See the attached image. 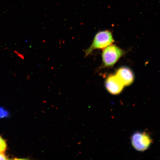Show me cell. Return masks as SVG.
<instances>
[{"label": "cell", "instance_id": "52a82bcc", "mask_svg": "<svg viewBox=\"0 0 160 160\" xmlns=\"http://www.w3.org/2000/svg\"><path fill=\"white\" fill-rule=\"evenodd\" d=\"M9 115V112L7 110L3 108L0 107V118L7 117Z\"/></svg>", "mask_w": 160, "mask_h": 160}, {"label": "cell", "instance_id": "ba28073f", "mask_svg": "<svg viewBox=\"0 0 160 160\" xmlns=\"http://www.w3.org/2000/svg\"><path fill=\"white\" fill-rule=\"evenodd\" d=\"M8 159L7 157L2 153H0V160Z\"/></svg>", "mask_w": 160, "mask_h": 160}, {"label": "cell", "instance_id": "277c9868", "mask_svg": "<svg viewBox=\"0 0 160 160\" xmlns=\"http://www.w3.org/2000/svg\"><path fill=\"white\" fill-rule=\"evenodd\" d=\"M105 86L107 91L113 95L119 94L125 87L115 74L108 76L105 80Z\"/></svg>", "mask_w": 160, "mask_h": 160}, {"label": "cell", "instance_id": "7a4b0ae2", "mask_svg": "<svg viewBox=\"0 0 160 160\" xmlns=\"http://www.w3.org/2000/svg\"><path fill=\"white\" fill-rule=\"evenodd\" d=\"M114 42L112 33L109 30L100 31L95 35L89 48L85 51V57L91 55L94 50L104 49Z\"/></svg>", "mask_w": 160, "mask_h": 160}, {"label": "cell", "instance_id": "5b68a950", "mask_svg": "<svg viewBox=\"0 0 160 160\" xmlns=\"http://www.w3.org/2000/svg\"><path fill=\"white\" fill-rule=\"evenodd\" d=\"M115 74L125 87L131 85L134 81V74L132 70L126 66L120 67L116 70Z\"/></svg>", "mask_w": 160, "mask_h": 160}, {"label": "cell", "instance_id": "6da1fadb", "mask_svg": "<svg viewBox=\"0 0 160 160\" xmlns=\"http://www.w3.org/2000/svg\"><path fill=\"white\" fill-rule=\"evenodd\" d=\"M126 51L116 45L112 44L103 49L102 53L101 68H112L123 57Z\"/></svg>", "mask_w": 160, "mask_h": 160}, {"label": "cell", "instance_id": "3957f363", "mask_svg": "<svg viewBox=\"0 0 160 160\" xmlns=\"http://www.w3.org/2000/svg\"><path fill=\"white\" fill-rule=\"evenodd\" d=\"M131 142L137 151L143 152L147 150L152 142L151 137L145 132H137L132 136Z\"/></svg>", "mask_w": 160, "mask_h": 160}, {"label": "cell", "instance_id": "8992f818", "mask_svg": "<svg viewBox=\"0 0 160 160\" xmlns=\"http://www.w3.org/2000/svg\"><path fill=\"white\" fill-rule=\"evenodd\" d=\"M6 141L0 136V153L4 152L7 149Z\"/></svg>", "mask_w": 160, "mask_h": 160}]
</instances>
